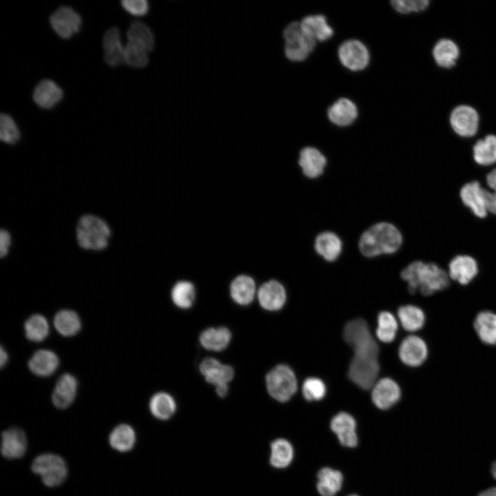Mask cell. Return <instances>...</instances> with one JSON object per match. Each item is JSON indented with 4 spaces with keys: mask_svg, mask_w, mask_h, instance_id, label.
I'll return each mask as SVG.
<instances>
[{
    "mask_svg": "<svg viewBox=\"0 0 496 496\" xmlns=\"http://www.w3.org/2000/svg\"><path fill=\"white\" fill-rule=\"evenodd\" d=\"M59 365V359L56 354L48 349H40L36 351L28 361L30 370L35 375L41 377L53 374Z\"/></svg>",
    "mask_w": 496,
    "mask_h": 496,
    "instance_id": "obj_28",
    "label": "cell"
},
{
    "mask_svg": "<svg viewBox=\"0 0 496 496\" xmlns=\"http://www.w3.org/2000/svg\"><path fill=\"white\" fill-rule=\"evenodd\" d=\"M21 138L20 131L11 116L2 113L0 116V139L7 144H14Z\"/></svg>",
    "mask_w": 496,
    "mask_h": 496,
    "instance_id": "obj_42",
    "label": "cell"
},
{
    "mask_svg": "<svg viewBox=\"0 0 496 496\" xmlns=\"http://www.w3.org/2000/svg\"><path fill=\"white\" fill-rule=\"evenodd\" d=\"M331 428L344 446L353 448L357 446L356 422L349 413L340 412L335 415L331 420Z\"/></svg>",
    "mask_w": 496,
    "mask_h": 496,
    "instance_id": "obj_17",
    "label": "cell"
},
{
    "mask_svg": "<svg viewBox=\"0 0 496 496\" xmlns=\"http://www.w3.org/2000/svg\"><path fill=\"white\" fill-rule=\"evenodd\" d=\"M172 302L178 308L187 309L192 307L196 298V289L192 282L180 280L171 289Z\"/></svg>",
    "mask_w": 496,
    "mask_h": 496,
    "instance_id": "obj_37",
    "label": "cell"
},
{
    "mask_svg": "<svg viewBox=\"0 0 496 496\" xmlns=\"http://www.w3.org/2000/svg\"><path fill=\"white\" fill-rule=\"evenodd\" d=\"M32 470L41 476L44 484L48 487L62 484L68 473L65 462L62 457L52 453L43 454L35 458Z\"/></svg>",
    "mask_w": 496,
    "mask_h": 496,
    "instance_id": "obj_7",
    "label": "cell"
},
{
    "mask_svg": "<svg viewBox=\"0 0 496 496\" xmlns=\"http://www.w3.org/2000/svg\"><path fill=\"white\" fill-rule=\"evenodd\" d=\"M265 384L269 395L280 402L289 401L298 389L293 371L285 364L276 365L267 373Z\"/></svg>",
    "mask_w": 496,
    "mask_h": 496,
    "instance_id": "obj_5",
    "label": "cell"
},
{
    "mask_svg": "<svg viewBox=\"0 0 496 496\" xmlns=\"http://www.w3.org/2000/svg\"><path fill=\"white\" fill-rule=\"evenodd\" d=\"M260 306L269 311L281 309L287 300V292L281 282L270 280L262 284L256 295Z\"/></svg>",
    "mask_w": 496,
    "mask_h": 496,
    "instance_id": "obj_12",
    "label": "cell"
},
{
    "mask_svg": "<svg viewBox=\"0 0 496 496\" xmlns=\"http://www.w3.org/2000/svg\"><path fill=\"white\" fill-rule=\"evenodd\" d=\"M78 382L70 373L63 374L56 383L52 394L54 405L59 409H66L73 402L76 395Z\"/></svg>",
    "mask_w": 496,
    "mask_h": 496,
    "instance_id": "obj_22",
    "label": "cell"
},
{
    "mask_svg": "<svg viewBox=\"0 0 496 496\" xmlns=\"http://www.w3.org/2000/svg\"><path fill=\"white\" fill-rule=\"evenodd\" d=\"M112 448L120 452H126L132 448L136 441L134 429L128 424H119L111 432L109 438Z\"/></svg>",
    "mask_w": 496,
    "mask_h": 496,
    "instance_id": "obj_38",
    "label": "cell"
},
{
    "mask_svg": "<svg viewBox=\"0 0 496 496\" xmlns=\"http://www.w3.org/2000/svg\"><path fill=\"white\" fill-rule=\"evenodd\" d=\"M298 164L306 177L316 178L323 174L327 158L318 149L307 146L301 149Z\"/></svg>",
    "mask_w": 496,
    "mask_h": 496,
    "instance_id": "obj_18",
    "label": "cell"
},
{
    "mask_svg": "<svg viewBox=\"0 0 496 496\" xmlns=\"http://www.w3.org/2000/svg\"><path fill=\"white\" fill-rule=\"evenodd\" d=\"M485 189L477 181L465 184L460 189L459 196L462 203L477 217L484 218L487 215L485 203Z\"/></svg>",
    "mask_w": 496,
    "mask_h": 496,
    "instance_id": "obj_19",
    "label": "cell"
},
{
    "mask_svg": "<svg viewBox=\"0 0 496 496\" xmlns=\"http://www.w3.org/2000/svg\"><path fill=\"white\" fill-rule=\"evenodd\" d=\"M317 489L322 496H335L340 490L342 473L330 468H323L318 473Z\"/></svg>",
    "mask_w": 496,
    "mask_h": 496,
    "instance_id": "obj_32",
    "label": "cell"
},
{
    "mask_svg": "<svg viewBox=\"0 0 496 496\" xmlns=\"http://www.w3.org/2000/svg\"><path fill=\"white\" fill-rule=\"evenodd\" d=\"M358 114V108L355 104L347 98L338 99L329 107L327 111V116L330 121L340 127L351 125L356 119Z\"/></svg>",
    "mask_w": 496,
    "mask_h": 496,
    "instance_id": "obj_26",
    "label": "cell"
},
{
    "mask_svg": "<svg viewBox=\"0 0 496 496\" xmlns=\"http://www.w3.org/2000/svg\"><path fill=\"white\" fill-rule=\"evenodd\" d=\"M104 60L110 66L116 67L124 63V50L121 41V34L118 28L108 29L103 37Z\"/></svg>",
    "mask_w": 496,
    "mask_h": 496,
    "instance_id": "obj_23",
    "label": "cell"
},
{
    "mask_svg": "<svg viewBox=\"0 0 496 496\" xmlns=\"http://www.w3.org/2000/svg\"><path fill=\"white\" fill-rule=\"evenodd\" d=\"M402 240V235L396 226L389 222H379L362 234L358 247L364 256L374 258L397 252Z\"/></svg>",
    "mask_w": 496,
    "mask_h": 496,
    "instance_id": "obj_3",
    "label": "cell"
},
{
    "mask_svg": "<svg viewBox=\"0 0 496 496\" xmlns=\"http://www.w3.org/2000/svg\"><path fill=\"white\" fill-rule=\"evenodd\" d=\"M8 360V355L6 349L3 347H1L0 351V364L1 367H3L6 364Z\"/></svg>",
    "mask_w": 496,
    "mask_h": 496,
    "instance_id": "obj_50",
    "label": "cell"
},
{
    "mask_svg": "<svg viewBox=\"0 0 496 496\" xmlns=\"http://www.w3.org/2000/svg\"><path fill=\"white\" fill-rule=\"evenodd\" d=\"M338 57L342 64L352 71L364 69L370 59L367 48L357 39L343 42L338 48Z\"/></svg>",
    "mask_w": 496,
    "mask_h": 496,
    "instance_id": "obj_9",
    "label": "cell"
},
{
    "mask_svg": "<svg viewBox=\"0 0 496 496\" xmlns=\"http://www.w3.org/2000/svg\"><path fill=\"white\" fill-rule=\"evenodd\" d=\"M343 337L354 353L349 366V378L362 389L372 388L380 371L379 347L367 323L361 318L348 322Z\"/></svg>",
    "mask_w": 496,
    "mask_h": 496,
    "instance_id": "obj_1",
    "label": "cell"
},
{
    "mask_svg": "<svg viewBox=\"0 0 496 496\" xmlns=\"http://www.w3.org/2000/svg\"><path fill=\"white\" fill-rule=\"evenodd\" d=\"M398 324L395 317L389 311H381L378 316L376 336L384 343H389L396 337Z\"/></svg>",
    "mask_w": 496,
    "mask_h": 496,
    "instance_id": "obj_41",
    "label": "cell"
},
{
    "mask_svg": "<svg viewBox=\"0 0 496 496\" xmlns=\"http://www.w3.org/2000/svg\"><path fill=\"white\" fill-rule=\"evenodd\" d=\"M128 42L138 45L147 52L154 46V35L150 28L145 23L135 21L130 25L127 31Z\"/></svg>",
    "mask_w": 496,
    "mask_h": 496,
    "instance_id": "obj_34",
    "label": "cell"
},
{
    "mask_svg": "<svg viewBox=\"0 0 496 496\" xmlns=\"http://www.w3.org/2000/svg\"><path fill=\"white\" fill-rule=\"evenodd\" d=\"M393 8L402 14L420 12L428 6V0H393L391 1Z\"/></svg>",
    "mask_w": 496,
    "mask_h": 496,
    "instance_id": "obj_45",
    "label": "cell"
},
{
    "mask_svg": "<svg viewBox=\"0 0 496 496\" xmlns=\"http://www.w3.org/2000/svg\"><path fill=\"white\" fill-rule=\"evenodd\" d=\"M121 3L125 11L134 16H143L149 9L145 0H123Z\"/></svg>",
    "mask_w": 496,
    "mask_h": 496,
    "instance_id": "obj_46",
    "label": "cell"
},
{
    "mask_svg": "<svg viewBox=\"0 0 496 496\" xmlns=\"http://www.w3.org/2000/svg\"><path fill=\"white\" fill-rule=\"evenodd\" d=\"M479 267L476 260L467 255H459L453 258L448 264V275L459 285H469L476 278Z\"/></svg>",
    "mask_w": 496,
    "mask_h": 496,
    "instance_id": "obj_16",
    "label": "cell"
},
{
    "mask_svg": "<svg viewBox=\"0 0 496 496\" xmlns=\"http://www.w3.org/2000/svg\"><path fill=\"white\" fill-rule=\"evenodd\" d=\"M472 327L478 340L484 346L496 347V311L486 309L474 316Z\"/></svg>",
    "mask_w": 496,
    "mask_h": 496,
    "instance_id": "obj_11",
    "label": "cell"
},
{
    "mask_svg": "<svg viewBox=\"0 0 496 496\" xmlns=\"http://www.w3.org/2000/svg\"><path fill=\"white\" fill-rule=\"evenodd\" d=\"M491 473L495 479H496V462L493 463L491 467Z\"/></svg>",
    "mask_w": 496,
    "mask_h": 496,
    "instance_id": "obj_52",
    "label": "cell"
},
{
    "mask_svg": "<svg viewBox=\"0 0 496 496\" xmlns=\"http://www.w3.org/2000/svg\"><path fill=\"white\" fill-rule=\"evenodd\" d=\"M398 356L406 366L417 368L422 366L429 356V347L426 340L415 334L404 338L398 349Z\"/></svg>",
    "mask_w": 496,
    "mask_h": 496,
    "instance_id": "obj_8",
    "label": "cell"
},
{
    "mask_svg": "<svg viewBox=\"0 0 496 496\" xmlns=\"http://www.w3.org/2000/svg\"><path fill=\"white\" fill-rule=\"evenodd\" d=\"M50 328L47 319L41 314L30 316L24 323L25 337L32 342H41L49 335Z\"/></svg>",
    "mask_w": 496,
    "mask_h": 496,
    "instance_id": "obj_40",
    "label": "cell"
},
{
    "mask_svg": "<svg viewBox=\"0 0 496 496\" xmlns=\"http://www.w3.org/2000/svg\"><path fill=\"white\" fill-rule=\"evenodd\" d=\"M53 322L56 330L65 337L73 336L81 329L79 316L75 311L70 309H62L58 311Z\"/></svg>",
    "mask_w": 496,
    "mask_h": 496,
    "instance_id": "obj_33",
    "label": "cell"
},
{
    "mask_svg": "<svg viewBox=\"0 0 496 496\" xmlns=\"http://www.w3.org/2000/svg\"><path fill=\"white\" fill-rule=\"evenodd\" d=\"M1 435V451L4 457L17 459L25 454L27 448V439L21 429L12 427L4 431Z\"/></svg>",
    "mask_w": 496,
    "mask_h": 496,
    "instance_id": "obj_20",
    "label": "cell"
},
{
    "mask_svg": "<svg viewBox=\"0 0 496 496\" xmlns=\"http://www.w3.org/2000/svg\"><path fill=\"white\" fill-rule=\"evenodd\" d=\"M149 408L156 418L166 420L175 413L176 402L169 393L161 391L156 393L150 398Z\"/></svg>",
    "mask_w": 496,
    "mask_h": 496,
    "instance_id": "obj_31",
    "label": "cell"
},
{
    "mask_svg": "<svg viewBox=\"0 0 496 496\" xmlns=\"http://www.w3.org/2000/svg\"><path fill=\"white\" fill-rule=\"evenodd\" d=\"M450 123L453 130L463 137L474 136L478 129L479 116L471 106L459 105L452 112Z\"/></svg>",
    "mask_w": 496,
    "mask_h": 496,
    "instance_id": "obj_13",
    "label": "cell"
},
{
    "mask_svg": "<svg viewBox=\"0 0 496 496\" xmlns=\"http://www.w3.org/2000/svg\"><path fill=\"white\" fill-rule=\"evenodd\" d=\"M198 369L205 381L215 387L228 384L233 380L235 374L231 366L223 364L211 357L203 359Z\"/></svg>",
    "mask_w": 496,
    "mask_h": 496,
    "instance_id": "obj_15",
    "label": "cell"
},
{
    "mask_svg": "<svg viewBox=\"0 0 496 496\" xmlns=\"http://www.w3.org/2000/svg\"><path fill=\"white\" fill-rule=\"evenodd\" d=\"M316 252L328 262L336 260L342 251V242L334 232L330 231L320 233L315 238Z\"/></svg>",
    "mask_w": 496,
    "mask_h": 496,
    "instance_id": "obj_24",
    "label": "cell"
},
{
    "mask_svg": "<svg viewBox=\"0 0 496 496\" xmlns=\"http://www.w3.org/2000/svg\"><path fill=\"white\" fill-rule=\"evenodd\" d=\"M82 23L81 16L71 7L58 8L50 16V23L61 38L68 39L79 32Z\"/></svg>",
    "mask_w": 496,
    "mask_h": 496,
    "instance_id": "obj_10",
    "label": "cell"
},
{
    "mask_svg": "<svg viewBox=\"0 0 496 496\" xmlns=\"http://www.w3.org/2000/svg\"><path fill=\"white\" fill-rule=\"evenodd\" d=\"M63 96L62 89L50 79L40 81L33 92L34 101L43 109H50L54 107L61 101Z\"/></svg>",
    "mask_w": 496,
    "mask_h": 496,
    "instance_id": "obj_25",
    "label": "cell"
},
{
    "mask_svg": "<svg viewBox=\"0 0 496 496\" xmlns=\"http://www.w3.org/2000/svg\"><path fill=\"white\" fill-rule=\"evenodd\" d=\"M231 336L230 330L225 327H209L200 333L199 342L208 351H221L229 346Z\"/></svg>",
    "mask_w": 496,
    "mask_h": 496,
    "instance_id": "obj_29",
    "label": "cell"
},
{
    "mask_svg": "<svg viewBox=\"0 0 496 496\" xmlns=\"http://www.w3.org/2000/svg\"><path fill=\"white\" fill-rule=\"evenodd\" d=\"M433 55L438 65L448 68L455 65L459 56V49L453 41L444 39L435 44Z\"/></svg>",
    "mask_w": 496,
    "mask_h": 496,
    "instance_id": "obj_36",
    "label": "cell"
},
{
    "mask_svg": "<svg viewBox=\"0 0 496 496\" xmlns=\"http://www.w3.org/2000/svg\"><path fill=\"white\" fill-rule=\"evenodd\" d=\"M475 161L483 166L496 163V136L487 135L483 139L477 141L473 147Z\"/></svg>",
    "mask_w": 496,
    "mask_h": 496,
    "instance_id": "obj_35",
    "label": "cell"
},
{
    "mask_svg": "<svg viewBox=\"0 0 496 496\" xmlns=\"http://www.w3.org/2000/svg\"><path fill=\"white\" fill-rule=\"evenodd\" d=\"M478 496H496V487L482 492Z\"/></svg>",
    "mask_w": 496,
    "mask_h": 496,
    "instance_id": "obj_51",
    "label": "cell"
},
{
    "mask_svg": "<svg viewBox=\"0 0 496 496\" xmlns=\"http://www.w3.org/2000/svg\"><path fill=\"white\" fill-rule=\"evenodd\" d=\"M293 457V450L291 443L285 439H277L271 444L270 463L277 468L288 466Z\"/></svg>",
    "mask_w": 496,
    "mask_h": 496,
    "instance_id": "obj_39",
    "label": "cell"
},
{
    "mask_svg": "<svg viewBox=\"0 0 496 496\" xmlns=\"http://www.w3.org/2000/svg\"><path fill=\"white\" fill-rule=\"evenodd\" d=\"M285 53L288 59L302 61L313 50L316 41L306 34L300 22L290 23L283 31Z\"/></svg>",
    "mask_w": 496,
    "mask_h": 496,
    "instance_id": "obj_6",
    "label": "cell"
},
{
    "mask_svg": "<svg viewBox=\"0 0 496 496\" xmlns=\"http://www.w3.org/2000/svg\"><path fill=\"white\" fill-rule=\"evenodd\" d=\"M216 394L220 397H225L229 391L228 384H223L215 387Z\"/></svg>",
    "mask_w": 496,
    "mask_h": 496,
    "instance_id": "obj_49",
    "label": "cell"
},
{
    "mask_svg": "<svg viewBox=\"0 0 496 496\" xmlns=\"http://www.w3.org/2000/svg\"><path fill=\"white\" fill-rule=\"evenodd\" d=\"M402 279L407 284L409 292L431 296L447 289L450 285L448 273L438 265L415 260L404 267Z\"/></svg>",
    "mask_w": 496,
    "mask_h": 496,
    "instance_id": "obj_2",
    "label": "cell"
},
{
    "mask_svg": "<svg viewBox=\"0 0 496 496\" xmlns=\"http://www.w3.org/2000/svg\"><path fill=\"white\" fill-rule=\"evenodd\" d=\"M256 284L254 278L241 274L233 279L229 285V294L234 302L240 306L251 304L257 295Z\"/></svg>",
    "mask_w": 496,
    "mask_h": 496,
    "instance_id": "obj_21",
    "label": "cell"
},
{
    "mask_svg": "<svg viewBox=\"0 0 496 496\" xmlns=\"http://www.w3.org/2000/svg\"><path fill=\"white\" fill-rule=\"evenodd\" d=\"M397 317L402 328L412 333L422 330L426 322L424 309L412 304L400 306L397 309Z\"/></svg>",
    "mask_w": 496,
    "mask_h": 496,
    "instance_id": "obj_27",
    "label": "cell"
},
{
    "mask_svg": "<svg viewBox=\"0 0 496 496\" xmlns=\"http://www.w3.org/2000/svg\"><path fill=\"white\" fill-rule=\"evenodd\" d=\"M349 496H357V495H349Z\"/></svg>",
    "mask_w": 496,
    "mask_h": 496,
    "instance_id": "obj_53",
    "label": "cell"
},
{
    "mask_svg": "<svg viewBox=\"0 0 496 496\" xmlns=\"http://www.w3.org/2000/svg\"><path fill=\"white\" fill-rule=\"evenodd\" d=\"M300 23L303 32L316 41H326L333 34V28L322 14L306 16Z\"/></svg>",
    "mask_w": 496,
    "mask_h": 496,
    "instance_id": "obj_30",
    "label": "cell"
},
{
    "mask_svg": "<svg viewBox=\"0 0 496 496\" xmlns=\"http://www.w3.org/2000/svg\"><path fill=\"white\" fill-rule=\"evenodd\" d=\"M147 51L143 48L128 42L124 50V63L136 68H143L148 63Z\"/></svg>",
    "mask_w": 496,
    "mask_h": 496,
    "instance_id": "obj_43",
    "label": "cell"
},
{
    "mask_svg": "<svg viewBox=\"0 0 496 496\" xmlns=\"http://www.w3.org/2000/svg\"><path fill=\"white\" fill-rule=\"evenodd\" d=\"M401 395L399 384L389 378L380 379L372 387V401L378 409L382 410L391 408L400 400Z\"/></svg>",
    "mask_w": 496,
    "mask_h": 496,
    "instance_id": "obj_14",
    "label": "cell"
},
{
    "mask_svg": "<svg viewBox=\"0 0 496 496\" xmlns=\"http://www.w3.org/2000/svg\"><path fill=\"white\" fill-rule=\"evenodd\" d=\"M12 238L9 231L2 229L0 231V256L3 258L9 252L11 246Z\"/></svg>",
    "mask_w": 496,
    "mask_h": 496,
    "instance_id": "obj_47",
    "label": "cell"
},
{
    "mask_svg": "<svg viewBox=\"0 0 496 496\" xmlns=\"http://www.w3.org/2000/svg\"><path fill=\"white\" fill-rule=\"evenodd\" d=\"M326 386L324 382L318 378H307L302 386V393L307 401H319L326 395Z\"/></svg>",
    "mask_w": 496,
    "mask_h": 496,
    "instance_id": "obj_44",
    "label": "cell"
},
{
    "mask_svg": "<svg viewBox=\"0 0 496 496\" xmlns=\"http://www.w3.org/2000/svg\"><path fill=\"white\" fill-rule=\"evenodd\" d=\"M486 183L493 192H496V169H493L487 174Z\"/></svg>",
    "mask_w": 496,
    "mask_h": 496,
    "instance_id": "obj_48",
    "label": "cell"
},
{
    "mask_svg": "<svg viewBox=\"0 0 496 496\" xmlns=\"http://www.w3.org/2000/svg\"><path fill=\"white\" fill-rule=\"evenodd\" d=\"M111 229L107 223L93 214H85L79 219L76 238L79 246L85 250L102 251L109 245Z\"/></svg>",
    "mask_w": 496,
    "mask_h": 496,
    "instance_id": "obj_4",
    "label": "cell"
}]
</instances>
